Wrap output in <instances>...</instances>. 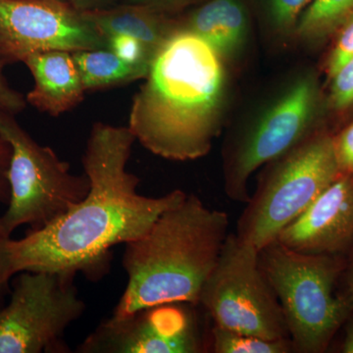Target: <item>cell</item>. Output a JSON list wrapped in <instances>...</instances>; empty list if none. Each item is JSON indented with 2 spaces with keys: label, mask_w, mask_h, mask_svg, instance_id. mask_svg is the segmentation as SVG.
Masks as SVG:
<instances>
[{
  "label": "cell",
  "mask_w": 353,
  "mask_h": 353,
  "mask_svg": "<svg viewBox=\"0 0 353 353\" xmlns=\"http://www.w3.org/2000/svg\"><path fill=\"white\" fill-rule=\"evenodd\" d=\"M134 141L128 126L94 123L82 158L87 196L46 226L11 240L17 273L68 272L101 280L110 271L114 246L138 240L185 199L180 190L159 197L139 194L141 180L127 169Z\"/></svg>",
  "instance_id": "6da1fadb"
},
{
  "label": "cell",
  "mask_w": 353,
  "mask_h": 353,
  "mask_svg": "<svg viewBox=\"0 0 353 353\" xmlns=\"http://www.w3.org/2000/svg\"><path fill=\"white\" fill-rule=\"evenodd\" d=\"M219 57L178 21L132 99L128 127L143 148L176 161L208 154L219 130L224 99L225 71Z\"/></svg>",
  "instance_id": "7a4b0ae2"
},
{
  "label": "cell",
  "mask_w": 353,
  "mask_h": 353,
  "mask_svg": "<svg viewBox=\"0 0 353 353\" xmlns=\"http://www.w3.org/2000/svg\"><path fill=\"white\" fill-rule=\"evenodd\" d=\"M229 225L226 212L209 208L194 194L162 213L143 236L125 245L127 287L112 315L160 304H199Z\"/></svg>",
  "instance_id": "3957f363"
},
{
  "label": "cell",
  "mask_w": 353,
  "mask_h": 353,
  "mask_svg": "<svg viewBox=\"0 0 353 353\" xmlns=\"http://www.w3.org/2000/svg\"><path fill=\"white\" fill-rule=\"evenodd\" d=\"M265 277L284 312L292 345L304 353L324 352L353 311L336 294L343 270L338 255L290 250L276 240L259 252Z\"/></svg>",
  "instance_id": "277c9868"
},
{
  "label": "cell",
  "mask_w": 353,
  "mask_h": 353,
  "mask_svg": "<svg viewBox=\"0 0 353 353\" xmlns=\"http://www.w3.org/2000/svg\"><path fill=\"white\" fill-rule=\"evenodd\" d=\"M15 117L0 110V134L12 150L10 201L0 217V234L7 236L23 225L31 230L46 226L82 201L90 188L85 173H72L67 162L37 143Z\"/></svg>",
  "instance_id": "5b68a950"
},
{
  "label": "cell",
  "mask_w": 353,
  "mask_h": 353,
  "mask_svg": "<svg viewBox=\"0 0 353 353\" xmlns=\"http://www.w3.org/2000/svg\"><path fill=\"white\" fill-rule=\"evenodd\" d=\"M259 185L239 221L236 236L261 250L343 173L334 138L320 134L285 153Z\"/></svg>",
  "instance_id": "8992f818"
},
{
  "label": "cell",
  "mask_w": 353,
  "mask_h": 353,
  "mask_svg": "<svg viewBox=\"0 0 353 353\" xmlns=\"http://www.w3.org/2000/svg\"><path fill=\"white\" fill-rule=\"evenodd\" d=\"M259 248L229 234L201 290L216 326L265 340H287L284 312L259 263Z\"/></svg>",
  "instance_id": "52a82bcc"
},
{
  "label": "cell",
  "mask_w": 353,
  "mask_h": 353,
  "mask_svg": "<svg viewBox=\"0 0 353 353\" xmlns=\"http://www.w3.org/2000/svg\"><path fill=\"white\" fill-rule=\"evenodd\" d=\"M68 272H21L0 308V353H68L65 334L85 311Z\"/></svg>",
  "instance_id": "ba28073f"
},
{
  "label": "cell",
  "mask_w": 353,
  "mask_h": 353,
  "mask_svg": "<svg viewBox=\"0 0 353 353\" xmlns=\"http://www.w3.org/2000/svg\"><path fill=\"white\" fill-rule=\"evenodd\" d=\"M108 48L94 26L68 0H0V62L36 53Z\"/></svg>",
  "instance_id": "9c48e42d"
},
{
  "label": "cell",
  "mask_w": 353,
  "mask_h": 353,
  "mask_svg": "<svg viewBox=\"0 0 353 353\" xmlns=\"http://www.w3.org/2000/svg\"><path fill=\"white\" fill-rule=\"evenodd\" d=\"M314 79H299L260 116L241 139L227 168L226 192L234 201H250L248 181L262 165L296 148L314 115Z\"/></svg>",
  "instance_id": "30bf717a"
},
{
  "label": "cell",
  "mask_w": 353,
  "mask_h": 353,
  "mask_svg": "<svg viewBox=\"0 0 353 353\" xmlns=\"http://www.w3.org/2000/svg\"><path fill=\"white\" fill-rule=\"evenodd\" d=\"M192 303H167L111 316L77 347L79 353H196L202 350Z\"/></svg>",
  "instance_id": "8fae6325"
},
{
  "label": "cell",
  "mask_w": 353,
  "mask_h": 353,
  "mask_svg": "<svg viewBox=\"0 0 353 353\" xmlns=\"http://www.w3.org/2000/svg\"><path fill=\"white\" fill-rule=\"evenodd\" d=\"M290 250L339 255L353 243V175L341 174L279 234Z\"/></svg>",
  "instance_id": "7c38bea8"
},
{
  "label": "cell",
  "mask_w": 353,
  "mask_h": 353,
  "mask_svg": "<svg viewBox=\"0 0 353 353\" xmlns=\"http://www.w3.org/2000/svg\"><path fill=\"white\" fill-rule=\"evenodd\" d=\"M34 78V88L26 95L28 104L41 112L58 117L85 99V90L73 54L51 50L36 53L23 62Z\"/></svg>",
  "instance_id": "4fadbf2b"
},
{
  "label": "cell",
  "mask_w": 353,
  "mask_h": 353,
  "mask_svg": "<svg viewBox=\"0 0 353 353\" xmlns=\"http://www.w3.org/2000/svg\"><path fill=\"white\" fill-rule=\"evenodd\" d=\"M82 12L104 38L127 34L145 43L154 54L178 26V20L138 4L120 2Z\"/></svg>",
  "instance_id": "5bb4252c"
},
{
  "label": "cell",
  "mask_w": 353,
  "mask_h": 353,
  "mask_svg": "<svg viewBox=\"0 0 353 353\" xmlns=\"http://www.w3.org/2000/svg\"><path fill=\"white\" fill-rule=\"evenodd\" d=\"M179 24L208 41L219 55H230L245 41L248 15L241 0H209Z\"/></svg>",
  "instance_id": "9a60e30c"
},
{
  "label": "cell",
  "mask_w": 353,
  "mask_h": 353,
  "mask_svg": "<svg viewBox=\"0 0 353 353\" xmlns=\"http://www.w3.org/2000/svg\"><path fill=\"white\" fill-rule=\"evenodd\" d=\"M85 92L108 90L143 80L150 66L121 59L109 48L72 52Z\"/></svg>",
  "instance_id": "2e32d148"
},
{
  "label": "cell",
  "mask_w": 353,
  "mask_h": 353,
  "mask_svg": "<svg viewBox=\"0 0 353 353\" xmlns=\"http://www.w3.org/2000/svg\"><path fill=\"white\" fill-rule=\"evenodd\" d=\"M353 17V0H313L299 21L303 38L319 41L339 31Z\"/></svg>",
  "instance_id": "e0dca14e"
},
{
  "label": "cell",
  "mask_w": 353,
  "mask_h": 353,
  "mask_svg": "<svg viewBox=\"0 0 353 353\" xmlns=\"http://www.w3.org/2000/svg\"><path fill=\"white\" fill-rule=\"evenodd\" d=\"M212 345L216 353H287L292 350L288 340H265L216 325L212 329Z\"/></svg>",
  "instance_id": "ac0fdd59"
},
{
  "label": "cell",
  "mask_w": 353,
  "mask_h": 353,
  "mask_svg": "<svg viewBox=\"0 0 353 353\" xmlns=\"http://www.w3.org/2000/svg\"><path fill=\"white\" fill-rule=\"evenodd\" d=\"M108 48L117 57L132 64L150 66L154 53L145 43L127 34H112L106 38Z\"/></svg>",
  "instance_id": "d6986e66"
},
{
  "label": "cell",
  "mask_w": 353,
  "mask_h": 353,
  "mask_svg": "<svg viewBox=\"0 0 353 353\" xmlns=\"http://www.w3.org/2000/svg\"><path fill=\"white\" fill-rule=\"evenodd\" d=\"M313 0H267L268 12L273 24L280 29L292 27Z\"/></svg>",
  "instance_id": "ffe728a7"
},
{
  "label": "cell",
  "mask_w": 353,
  "mask_h": 353,
  "mask_svg": "<svg viewBox=\"0 0 353 353\" xmlns=\"http://www.w3.org/2000/svg\"><path fill=\"white\" fill-rule=\"evenodd\" d=\"M338 32V39L327 63L330 79L333 78L353 57V17L341 26Z\"/></svg>",
  "instance_id": "44dd1931"
},
{
  "label": "cell",
  "mask_w": 353,
  "mask_h": 353,
  "mask_svg": "<svg viewBox=\"0 0 353 353\" xmlns=\"http://www.w3.org/2000/svg\"><path fill=\"white\" fill-rule=\"evenodd\" d=\"M331 103L336 110L353 105V57L331 79Z\"/></svg>",
  "instance_id": "7402d4cb"
},
{
  "label": "cell",
  "mask_w": 353,
  "mask_h": 353,
  "mask_svg": "<svg viewBox=\"0 0 353 353\" xmlns=\"http://www.w3.org/2000/svg\"><path fill=\"white\" fill-rule=\"evenodd\" d=\"M3 67L0 62V110L17 115L27 108V99L7 82L3 75Z\"/></svg>",
  "instance_id": "603a6c76"
},
{
  "label": "cell",
  "mask_w": 353,
  "mask_h": 353,
  "mask_svg": "<svg viewBox=\"0 0 353 353\" xmlns=\"http://www.w3.org/2000/svg\"><path fill=\"white\" fill-rule=\"evenodd\" d=\"M10 236L0 234V305L9 290V281L15 275Z\"/></svg>",
  "instance_id": "cb8c5ba5"
},
{
  "label": "cell",
  "mask_w": 353,
  "mask_h": 353,
  "mask_svg": "<svg viewBox=\"0 0 353 353\" xmlns=\"http://www.w3.org/2000/svg\"><path fill=\"white\" fill-rule=\"evenodd\" d=\"M334 146L341 171L353 175V122L334 138Z\"/></svg>",
  "instance_id": "d4e9b609"
},
{
  "label": "cell",
  "mask_w": 353,
  "mask_h": 353,
  "mask_svg": "<svg viewBox=\"0 0 353 353\" xmlns=\"http://www.w3.org/2000/svg\"><path fill=\"white\" fill-rule=\"evenodd\" d=\"M12 150L8 141L0 134V202L8 204L10 201V185L8 173Z\"/></svg>",
  "instance_id": "484cf974"
},
{
  "label": "cell",
  "mask_w": 353,
  "mask_h": 353,
  "mask_svg": "<svg viewBox=\"0 0 353 353\" xmlns=\"http://www.w3.org/2000/svg\"><path fill=\"white\" fill-rule=\"evenodd\" d=\"M197 0H122L123 3L138 4L168 15L183 10L185 7L196 3Z\"/></svg>",
  "instance_id": "4316f807"
},
{
  "label": "cell",
  "mask_w": 353,
  "mask_h": 353,
  "mask_svg": "<svg viewBox=\"0 0 353 353\" xmlns=\"http://www.w3.org/2000/svg\"><path fill=\"white\" fill-rule=\"evenodd\" d=\"M68 2L79 11L92 10L112 6L111 0H68Z\"/></svg>",
  "instance_id": "83f0119b"
},
{
  "label": "cell",
  "mask_w": 353,
  "mask_h": 353,
  "mask_svg": "<svg viewBox=\"0 0 353 353\" xmlns=\"http://www.w3.org/2000/svg\"><path fill=\"white\" fill-rule=\"evenodd\" d=\"M341 352L353 353V319L348 324L347 334H345L343 347H341Z\"/></svg>",
  "instance_id": "f1b7e54d"
},
{
  "label": "cell",
  "mask_w": 353,
  "mask_h": 353,
  "mask_svg": "<svg viewBox=\"0 0 353 353\" xmlns=\"http://www.w3.org/2000/svg\"><path fill=\"white\" fill-rule=\"evenodd\" d=\"M347 296L353 307V256L350 264V274H348V292Z\"/></svg>",
  "instance_id": "f546056e"
}]
</instances>
